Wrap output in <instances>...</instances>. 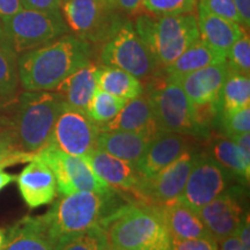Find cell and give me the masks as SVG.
Masks as SVG:
<instances>
[{
  "mask_svg": "<svg viewBox=\"0 0 250 250\" xmlns=\"http://www.w3.org/2000/svg\"><path fill=\"white\" fill-rule=\"evenodd\" d=\"M92 45L74 35H62L18 57L19 83L26 90H55L62 80L92 62Z\"/></svg>",
  "mask_w": 250,
  "mask_h": 250,
  "instance_id": "obj_1",
  "label": "cell"
},
{
  "mask_svg": "<svg viewBox=\"0 0 250 250\" xmlns=\"http://www.w3.org/2000/svg\"><path fill=\"white\" fill-rule=\"evenodd\" d=\"M101 227L111 249L171 250L170 234L160 208L140 201L118 206Z\"/></svg>",
  "mask_w": 250,
  "mask_h": 250,
  "instance_id": "obj_2",
  "label": "cell"
},
{
  "mask_svg": "<svg viewBox=\"0 0 250 250\" xmlns=\"http://www.w3.org/2000/svg\"><path fill=\"white\" fill-rule=\"evenodd\" d=\"M64 100L55 90L26 92L19 96L9 116L0 123L13 133L21 151L36 154L51 140Z\"/></svg>",
  "mask_w": 250,
  "mask_h": 250,
  "instance_id": "obj_3",
  "label": "cell"
},
{
  "mask_svg": "<svg viewBox=\"0 0 250 250\" xmlns=\"http://www.w3.org/2000/svg\"><path fill=\"white\" fill-rule=\"evenodd\" d=\"M116 190L108 193L77 191L64 195L42 215L50 236L55 243L96 226L121 206Z\"/></svg>",
  "mask_w": 250,
  "mask_h": 250,
  "instance_id": "obj_4",
  "label": "cell"
},
{
  "mask_svg": "<svg viewBox=\"0 0 250 250\" xmlns=\"http://www.w3.org/2000/svg\"><path fill=\"white\" fill-rule=\"evenodd\" d=\"M162 70L199 40L195 14L151 15L142 12L133 24Z\"/></svg>",
  "mask_w": 250,
  "mask_h": 250,
  "instance_id": "obj_5",
  "label": "cell"
},
{
  "mask_svg": "<svg viewBox=\"0 0 250 250\" xmlns=\"http://www.w3.org/2000/svg\"><path fill=\"white\" fill-rule=\"evenodd\" d=\"M144 89L151 102L160 130L193 138H206L197 124L195 105L190 102L176 80L161 72L146 81Z\"/></svg>",
  "mask_w": 250,
  "mask_h": 250,
  "instance_id": "obj_6",
  "label": "cell"
},
{
  "mask_svg": "<svg viewBox=\"0 0 250 250\" xmlns=\"http://www.w3.org/2000/svg\"><path fill=\"white\" fill-rule=\"evenodd\" d=\"M100 61L103 66L121 68L145 83L164 72L131 22L114 28L103 42Z\"/></svg>",
  "mask_w": 250,
  "mask_h": 250,
  "instance_id": "obj_7",
  "label": "cell"
},
{
  "mask_svg": "<svg viewBox=\"0 0 250 250\" xmlns=\"http://www.w3.org/2000/svg\"><path fill=\"white\" fill-rule=\"evenodd\" d=\"M1 37L17 55L51 42L68 34L61 12L43 13L22 8L17 14L1 20Z\"/></svg>",
  "mask_w": 250,
  "mask_h": 250,
  "instance_id": "obj_8",
  "label": "cell"
},
{
  "mask_svg": "<svg viewBox=\"0 0 250 250\" xmlns=\"http://www.w3.org/2000/svg\"><path fill=\"white\" fill-rule=\"evenodd\" d=\"M35 156L49 166L56 177L58 192L62 196L77 191L100 193L115 191L94 173L86 158L67 154L52 144L43 147Z\"/></svg>",
  "mask_w": 250,
  "mask_h": 250,
  "instance_id": "obj_9",
  "label": "cell"
},
{
  "mask_svg": "<svg viewBox=\"0 0 250 250\" xmlns=\"http://www.w3.org/2000/svg\"><path fill=\"white\" fill-rule=\"evenodd\" d=\"M235 181L239 182L208 153L198 152L177 202L197 212L233 186Z\"/></svg>",
  "mask_w": 250,
  "mask_h": 250,
  "instance_id": "obj_10",
  "label": "cell"
},
{
  "mask_svg": "<svg viewBox=\"0 0 250 250\" xmlns=\"http://www.w3.org/2000/svg\"><path fill=\"white\" fill-rule=\"evenodd\" d=\"M100 126L86 110L64 102L50 144L67 154L86 158L98 148Z\"/></svg>",
  "mask_w": 250,
  "mask_h": 250,
  "instance_id": "obj_11",
  "label": "cell"
},
{
  "mask_svg": "<svg viewBox=\"0 0 250 250\" xmlns=\"http://www.w3.org/2000/svg\"><path fill=\"white\" fill-rule=\"evenodd\" d=\"M62 6L68 30L89 43L104 42L118 24L112 19L116 8L105 0H66Z\"/></svg>",
  "mask_w": 250,
  "mask_h": 250,
  "instance_id": "obj_12",
  "label": "cell"
},
{
  "mask_svg": "<svg viewBox=\"0 0 250 250\" xmlns=\"http://www.w3.org/2000/svg\"><path fill=\"white\" fill-rule=\"evenodd\" d=\"M197 154L198 152L195 149H188L152 177H143L133 195L140 202L159 208L176 202L183 191Z\"/></svg>",
  "mask_w": 250,
  "mask_h": 250,
  "instance_id": "obj_13",
  "label": "cell"
},
{
  "mask_svg": "<svg viewBox=\"0 0 250 250\" xmlns=\"http://www.w3.org/2000/svg\"><path fill=\"white\" fill-rule=\"evenodd\" d=\"M243 199L245 187L236 182L197 211V214L218 243L226 237L235 235L245 214Z\"/></svg>",
  "mask_w": 250,
  "mask_h": 250,
  "instance_id": "obj_14",
  "label": "cell"
},
{
  "mask_svg": "<svg viewBox=\"0 0 250 250\" xmlns=\"http://www.w3.org/2000/svg\"><path fill=\"white\" fill-rule=\"evenodd\" d=\"M191 137L160 130L149 140L146 151L138 164L137 170L143 177H152L176 160L188 149H191Z\"/></svg>",
  "mask_w": 250,
  "mask_h": 250,
  "instance_id": "obj_15",
  "label": "cell"
},
{
  "mask_svg": "<svg viewBox=\"0 0 250 250\" xmlns=\"http://www.w3.org/2000/svg\"><path fill=\"white\" fill-rule=\"evenodd\" d=\"M17 182L22 199L29 208L49 205L57 197V182L49 166L34 155L20 175Z\"/></svg>",
  "mask_w": 250,
  "mask_h": 250,
  "instance_id": "obj_16",
  "label": "cell"
},
{
  "mask_svg": "<svg viewBox=\"0 0 250 250\" xmlns=\"http://www.w3.org/2000/svg\"><path fill=\"white\" fill-rule=\"evenodd\" d=\"M99 126L100 131H126L143 134L149 139L160 131L145 90L142 95L127 100L116 116Z\"/></svg>",
  "mask_w": 250,
  "mask_h": 250,
  "instance_id": "obj_17",
  "label": "cell"
},
{
  "mask_svg": "<svg viewBox=\"0 0 250 250\" xmlns=\"http://www.w3.org/2000/svg\"><path fill=\"white\" fill-rule=\"evenodd\" d=\"M228 73L227 62H223L186 74L176 81L193 105H202L217 102Z\"/></svg>",
  "mask_w": 250,
  "mask_h": 250,
  "instance_id": "obj_18",
  "label": "cell"
},
{
  "mask_svg": "<svg viewBox=\"0 0 250 250\" xmlns=\"http://www.w3.org/2000/svg\"><path fill=\"white\" fill-rule=\"evenodd\" d=\"M86 160L92 166L94 173L115 190L133 193L142 182L143 176L136 166L99 148L86 156Z\"/></svg>",
  "mask_w": 250,
  "mask_h": 250,
  "instance_id": "obj_19",
  "label": "cell"
},
{
  "mask_svg": "<svg viewBox=\"0 0 250 250\" xmlns=\"http://www.w3.org/2000/svg\"><path fill=\"white\" fill-rule=\"evenodd\" d=\"M55 246L42 215H27L5 230L0 250H55Z\"/></svg>",
  "mask_w": 250,
  "mask_h": 250,
  "instance_id": "obj_20",
  "label": "cell"
},
{
  "mask_svg": "<svg viewBox=\"0 0 250 250\" xmlns=\"http://www.w3.org/2000/svg\"><path fill=\"white\" fill-rule=\"evenodd\" d=\"M197 23L199 39L224 57H227L230 46L246 33L245 28L235 21L208 13L199 7Z\"/></svg>",
  "mask_w": 250,
  "mask_h": 250,
  "instance_id": "obj_21",
  "label": "cell"
},
{
  "mask_svg": "<svg viewBox=\"0 0 250 250\" xmlns=\"http://www.w3.org/2000/svg\"><path fill=\"white\" fill-rule=\"evenodd\" d=\"M98 65L90 62L62 80L55 92H57L67 104L86 110L94 93L98 89Z\"/></svg>",
  "mask_w": 250,
  "mask_h": 250,
  "instance_id": "obj_22",
  "label": "cell"
},
{
  "mask_svg": "<svg viewBox=\"0 0 250 250\" xmlns=\"http://www.w3.org/2000/svg\"><path fill=\"white\" fill-rule=\"evenodd\" d=\"M171 239L190 240L212 236L197 212L182 203L174 202L160 208Z\"/></svg>",
  "mask_w": 250,
  "mask_h": 250,
  "instance_id": "obj_23",
  "label": "cell"
},
{
  "mask_svg": "<svg viewBox=\"0 0 250 250\" xmlns=\"http://www.w3.org/2000/svg\"><path fill=\"white\" fill-rule=\"evenodd\" d=\"M149 138L126 131H100L98 148L129 164H138L147 147Z\"/></svg>",
  "mask_w": 250,
  "mask_h": 250,
  "instance_id": "obj_24",
  "label": "cell"
},
{
  "mask_svg": "<svg viewBox=\"0 0 250 250\" xmlns=\"http://www.w3.org/2000/svg\"><path fill=\"white\" fill-rule=\"evenodd\" d=\"M208 154L229 171L240 183L249 182L250 156L247 155L232 139L221 134L215 136L211 140Z\"/></svg>",
  "mask_w": 250,
  "mask_h": 250,
  "instance_id": "obj_25",
  "label": "cell"
},
{
  "mask_svg": "<svg viewBox=\"0 0 250 250\" xmlns=\"http://www.w3.org/2000/svg\"><path fill=\"white\" fill-rule=\"evenodd\" d=\"M223 62H226V57L219 55L199 39L175 59L169 66L166 67L164 72L171 79L176 80L191 72Z\"/></svg>",
  "mask_w": 250,
  "mask_h": 250,
  "instance_id": "obj_26",
  "label": "cell"
},
{
  "mask_svg": "<svg viewBox=\"0 0 250 250\" xmlns=\"http://www.w3.org/2000/svg\"><path fill=\"white\" fill-rule=\"evenodd\" d=\"M98 88L124 100L137 98L145 90L142 81L132 74L111 66H99Z\"/></svg>",
  "mask_w": 250,
  "mask_h": 250,
  "instance_id": "obj_27",
  "label": "cell"
},
{
  "mask_svg": "<svg viewBox=\"0 0 250 250\" xmlns=\"http://www.w3.org/2000/svg\"><path fill=\"white\" fill-rule=\"evenodd\" d=\"M219 115H229L250 105V76L230 72L217 100Z\"/></svg>",
  "mask_w": 250,
  "mask_h": 250,
  "instance_id": "obj_28",
  "label": "cell"
},
{
  "mask_svg": "<svg viewBox=\"0 0 250 250\" xmlns=\"http://www.w3.org/2000/svg\"><path fill=\"white\" fill-rule=\"evenodd\" d=\"M126 101L127 100L111 95V94L98 88L94 93L86 111L95 123L103 125L116 116Z\"/></svg>",
  "mask_w": 250,
  "mask_h": 250,
  "instance_id": "obj_29",
  "label": "cell"
},
{
  "mask_svg": "<svg viewBox=\"0 0 250 250\" xmlns=\"http://www.w3.org/2000/svg\"><path fill=\"white\" fill-rule=\"evenodd\" d=\"M19 83L18 55L0 41V98L13 96Z\"/></svg>",
  "mask_w": 250,
  "mask_h": 250,
  "instance_id": "obj_30",
  "label": "cell"
},
{
  "mask_svg": "<svg viewBox=\"0 0 250 250\" xmlns=\"http://www.w3.org/2000/svg\"><path fill=\"white\" fill-rule=\"evenodd\" d=\"M108 248L107 235L101 226L59 240L55 246V250H107Z\"/></svg>",
  "mask_w": 250,
  "mask_h": 250,
  "instance_id": "obj_31",
  "label": "cell"
},
{
  "mask_svg": "<svg viewBox=\"0 0 250 250\" xmlns=\"http://www.w3.org/2000/svg\"><path fill=\"white\" fill-rule=\"evenodd\" d=\"M196 0H144L143 12L151 15H181L193 13Z\"/></svg>",
  "mask_w": 250,
  "mask_h": 250,
  "instance_id": "obj_32",
  "label": "cell"
},
{
  "mask_svg": "<svg viewBox=\"0 0 250 250\" xmlns=\"http://www.w3.org/2000/svg\"><path fill=\"white\" fill-rule=\"evenodd\" d=\"M217 123L221 136L227 138L239 136L250 131V105L229 115L217 114L214 124Z\"/></svg>",
  "mask_w": 250,
  "mask_h": 250,
  "instance_id": "obj_33",
  "label": "cell"
},
{
  "mask_svg": "<svg viewBox=\"0 0 250 250\" xmlns=\"http://www.w3.org/2000/svg\"><path fill=\"white\" fill-rule=\"evenodd\" d=\"M34 155L21 151L11 130L0 129V169L20 162H30Z\"/></svg>",
  "mask_w": 250,
  "mask_h": 250,
  "instance_id": "obj_34",
  "label": "cell"
},
{
  "mask_svg": "<svg viewBox=\"0 0 250 250\" xmlns=\"http://www.w3.org/2000/svg\"><path fill=\"white\" fill-rule=\"evenodd\" d=\"M226 62L230 72L250 76V39L248 31L230 46Z\"/></svg>",
  "mask_w": 250,
  "mask_h": 250,
  "instance_id": "obj_35",
  "label": "cell"
},
{
  "mask_svg": "<svg viewBox=\"0 0 250 250\" xmlns=\"http://www.w3.org/2000/svg\"><path fill=\"white\" fill-rule=\"evenodd\" d=\"M197 5H198L199 8L204 9L208 13L215 14L218 17L228 19V20L240 23L239 14H237L235 4H234L233 0H201Z\"/></svg>",
  "mask_w": 250,
  "mask_h": 250,
  "instance_id": "obj_36",
  "label": "cell"
},
{
  "mask_svg": "<svg viewBox=\"0 0 250 250\" xmlns=\"http://www.w3.org/2000/svg\"><path fill=\"white\" fill-rule=\"evenodd\" d=\"M171 250H219V245L213 236L190 240L171 239Z\"/></svg>",
  "mask_w": 250,
  "mask_h": 250,
  "instance_id": "obj_37",
  "label": "cell"
},
{
  "mask_svg": "<svg viewBox=\"0 0 250 250\" xmlns=\"http://www.w3.org/2000/svg\"><path fill=\"white\" fill-rule=\"evenodd\" d=\"M24 9L43 12V13H57L61 12L62 0H20Z\"/></svg>",
  "mask_w": 250,
  "mask_h": 250,
  "instance_id": "obj_38",
  "label": "cell"
},
{
  "mask_svg": "<svg viewBox=\"0 0 250 250\" xmlns=\"http://www.w3.org/2000/svg\"><path fill=\"white\" fill-rule=\"evenodd\" d=\"M235 235L241 242V245L246 250H250V224H249V214L245 213L240 221L239 227Z\"/></svg>",
  "mask_w": 250,
  "mask_h": 250,
  "instance_id": "obj_39",
  "label": "cell"
},
{
  "mask_svg": "<svg viewBox=\"0 0 250 250\" xmlns=\"http://www.w3.org/2000/svg\"><path fill=\"white\" fill-rule=\"evenodd\" d=\"M235 4L240 23L245 29L249 30L250 27V0H233Z\"/></svg>",
  "mask_w": 250,
  "mask_h": 250,
  "instance_id": "obj_40",
  "label": "cell"
},
{
  "mask_svg": "<svg viewBox=\"0 0 250 250\" xmlns=\"http://www.w3.org/2000/svg\"><path fill=\"white\" fill-rule=\"evenodd\" d=\"M22 8L20 0H0V20L17 14Z\"/></svg>",
  "mask_w": 250,
  "mask_h": 250,
  "instance_id": "obj_41",
  "label": "cell"
},
{
  "mask_svg": "<svg viewBox=\"0 0 250 250\" xmlns=\"http://www.w3.org/2000/svg\"><path fill=\"white\" fill-rule=\"evenodd\" d=\"M143 1L144 0H116V6L125 13L134 15L143 12Z\"/></svg>",
  "mask_w": 250,
  "mask_h": 250,
  "instance_id": "obj_42",
  "label": "cell"
},
{
  "mask_svg": "<svg viewBox=\"0 0 250 250\" xmlns=\"http://www.w3.org/2000/svg\"><path fill=\"white\" fill-rule=\"evenodd\" d=\"M219 250H246L243 248L241 242L239 241L236 235H232L229 237H226L223 241L218 243Z\"/></svg>",
  "mask_w": 250,
  "mask_h": 250,
  "instance_id": "obj_43",
  "label": "cell"
},
{
  "mask_svg": "<svg viewBox=\"0 0 250 250\" xmlns=\"http://www.w3.org/2000/svg\"><path fill=\"white\" fill-rule=\"evenodd\" d=\"M229 139H232L233 142L235 143L247 155L250 156V133L249 132L239 134V136H235Z\"/></svg>",
  "mask_w": 250,
  "mask_h": 250,
  "instance_id": "obj_44",
  "label": "cell"
},
{
  "mask_svg": "<svg viewBox=\"0 0 250 250\" xmlns=\"http://www.w3.org/2000/svg\"><path fill=\"white\" fill-rule=\"evenodd\" d=\"M14 181H17V175L6 173V171L0 169V191Z\"/></svg>",
  "mask_w": 250,
  "mask_h": 250,
  "instance_id": "obj_45",
  "label": "cell"
},
{
  "mask_svg": "<svg viewBox=\"0 0 250 250\" xmlns=\"http://www.w3.org/2000/svg\"><path fill=\"white\" fill-rule=\"evenodd\" d=\"M4 239H5V229H2V228L0 227V249H1L2 243H4Z\"/></svg>",
  "mask_w": 250,
  "mask_h": 250,
  "instance_id": "obj_46",
  "label": "cell"
},
{
  "mask_svg": "<svg viewBox=\"0 0 250 250\" xmlns=\"http://www.w3.org/2000/svg\"><path fill=\"white\" fill-rule=\"evenodd\" d=\"M105 1H107L108 4L110 5V6H112V7L117 8V6H116V0H105Z\"/></svg>",
  "mask_w": 250,
  "mask_h": 250,
  "instance_id": "obj_47",
  "label": "cell"
},
{
  "mask_svg": "<svg viewBox=\"0 0 250 250\" xmlns=\"http://www.w3.org/2000/svg\"><path fill=\"white\" fill-rule=\"evenodd\" d=\"M1 29H2V28H1V20H0V37H1Z\"/></svg>",
  "mask_w": 250,
  "mask_h": 250,
  "instance_id": "obj_48",
  "label": "cell"
},
{
  "mask_svg": "<svg viewBox=\"0 0 250 250\" xmlns=\"http://www.w3.org/2000/svg\"><path fill=\"white\" fill-rule=\"evenodd\" d=\"M112 250H133V249H112Z\"/></svg>",
  "mask_w": 250,
  "mask_h": 250,
  "instance_id": "obj_49",
  "label": "cell"
},
{
  "mask_svg": "<svg viewBox=\"0 0 250 250\" xmlns=\"http://www.w3.org/2000/svg\"><path fill=\"white\" fill-rule=\"evenodd\" d=\"M196 1H197V4H198V2H199V1H201V0H196Z\"/></svg>",
  "mask_w": 250,
  "mask_h": 250,
  "instance_id": "obj_50",
  "label": "cell"
},
{
  "mask_svg": "<svg viewBox=\"0 0 250 250\" xmlns=\"http://www.w3.org/2000/svg\"><path fill=\"white\" fill-rule=\"evenodd\" d=\"M107 250H112V249H111V248H110V247H109V248H108V249H107Z\"/></svg>",
  "mask_w": 250,
  "mask_h": 250,
  "instance_id": "obj_51",
  "label": "cell"
},
{
  "mask_svg": "<svg viewBox=\"0 0 250 250\" xmlns=\"http://www.w3.org/2000/svg\"><path fill=\"white\" fill-rule=\"evenodd\" d=\"M64 1H66V0H64Z\"/></svg>",
  "mask_w": 250,
  "mask_h": 250,
  "instance_id": "obj_52",
  "label": "cell"
}]
</instances>
